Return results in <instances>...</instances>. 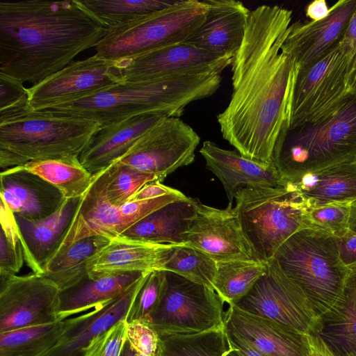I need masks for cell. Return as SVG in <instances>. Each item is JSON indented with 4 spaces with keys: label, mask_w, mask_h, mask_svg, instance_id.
<instances>
[{
    "label": "cell",
    "mask_w": 356,
    "mask_h": 356,
    "mask_svg": "<svg viewBox=\"0 0 356 356\" xmlns=\"http://www.w3.org/2000/svg\"><path fill=\"white\" fill-rule=\"evenodd\" d=\"M175 246L119 236L111 239L89 260L87 270L88 273H111L163 270V265Z\"/></svg>",
    "instance_id": "cell-26"
},
{
    "label": "cell",
    "mask_w": 356,
    "mask_h": 356,
    "mask_svg": "<svg viewBox=\"0 0 356 356\" xmlns=\"http://www.w3.org/2000/svg\"><path fill=\"white\" fill-rule=\"evenodd\" d=\"M124 81L115 61L96 54L73 61L27 88L30 108L79 99Z\"/></svg>",
    "instance_id": "cell-14"
},
{
    "label": "cell",
    "mask_w": 356,
    "mask_h": 356,
    "mask_svg": "<svg viewBox=\"0 0 356 356\" xmlns=\"http://www.w3.org/2000/svg\"><path fill=\"white\" fill-rule=\"evenodd\" d=\"M355 10L356 0H340L321 20L291 24L282 50L297 67L316 62L339 44Z\"/></svg>",
    "instance_id": "cell-17"
},
{
    "label": "cell",
    "mask_w": 356,
    "mask_h": 356,
    "mask_svg": "<svg viewBox=\"0 0 356 356\" xmlns=\"http://www.w3.org/2000/svg\"><path fill=\"white\" fill-rule=\"evenodd\" d=\"M156 356H238L225 327L190 335L159 336Z\"/></svg>",
    "instance_id": "cell-35"
},
{
    "label": "cell",
    "mask_w": 356,
    "mask_h": 356,
    "mask_svg": "<svg viewBox=\"0 0 356 356\" xmlns=\"http://www.w3.org/2000/svg\"><path fill=\"white\" fill-rule=\"evenodd\" d=\"M109 167L93 175V180L82 195L79 204L63 241L56 252L74 243L90 236L113 239L126 229L120 207L112 204L107 197Z\"/></svg>",
    "instance_id": "cell-18"
},
{
    "label": "cell",
    "mask_w": 356,
    "mask_h": 356,
    "mask_svg": "<svg viewBox=\"0 0 356 356\" xmlns=\"http://www.w3.org/2000/svg\"><path fill=\"white\" fill-rule=\"evenodd\" d=\"M0 183L1 200L14 215L31 220L51 216L66 200L57 188L23 165L1 170Z\"/></svg>",
    "instance_id": "cell-20"
},
{
    "label": "cell",
    "mask_w": 356,
    "mask_h": 356,
    "mask_svg": "<svg viewBox=\"0 0 356 356\" xmlns=\"http://www.w3.org/2000/svg\"><path fill=\"white\" fill-rule=\"evenodd\" d=\"M29 104L27 88L22 81L0 73V110Z\"/></svg>",
    "instance_id": "cell-43"
},
{
    "label": "cell",
    "mask_w": 356,
    "mask_h": 356,
    "mask_svg": "<svg viewBox=\"0 0 356 356\" xmlns=\"http://www.w3.org/2000/svg\"><path fill=\"white\" fill-rule=\"evenodd\" d=\"M238 309L275 321L304 334L316 333L319 318L300 289L282 271L276 261L268 262L266 273L234 305Z\"/></svg>",
    "instance_id": "cell-11"
},
{
    "label": "cell",
    "mask_w": 356,
    "mask_h": 356,
    "mask_svg": "<svg viewBox=\"0 0 356 356\" xmlns=\"http://www.w3.org/2000/svg\"><path fill=\"white\" fill-rule=\"evenodd\" d=\"M335 356H356V270L339 301L319 318L316 333Z\"/></svg>",
    "instance_id": "cell-30"
},
{
    "label": "cell",
    "mask_w": 356,
    "mask_h": 356,
    "mask_svg": "<svg viewBox=\"0 0 356 356\" xmlns=\"http://www.w3.org/2000/svg\"><path fill=\"white\" fill-rule=\"evenodd\" d=\"M221 81L220 73L208 72L122 81L86 97L37 111L86 118L100 126L145 113L179 118L189 104L213 95Z\"/></svg>",
    "instance_id": "cell-3"
},
{
    "label": "cell",
    "mask_w": 356,
    "mask_h": 356,
    "mask_svg": "<svg viewBox=\"0 0 356 356\" xmlns=\"http://www.w3.org/2000/svg\"><path fill=\"white\" fill-rule=\"evenodd\" d=\"M329 13L330 8L325 0L313 1L306 8V15L313 22L324 19Z\"/></svg>",
    "instance_id": "cell-49"
},
{
    "label": "cell",
    "mask_w": 356,
    "mask_h": 356,
    "mask_svg": "<svg viewBox=\"0 0 356 356\" xmlns=\"http://www.w3.org/2000/svg\"><path fill=\"white\" fill-rule=\"evenodd\" d=\"M179 191L154 181L145 184L129 201H139L153 199L168 194L177 193ZM129 202V201H128Z\"/></svg>",
    "instance_id": "cell-47"
},
{
    "label": "cell",
    "mask_w": 356,
    "mask_h": 356,
    "mask_svg": "<svg viewBox=\"0 0 356 356\" xmlns=\"http://www.w3.org/2000/svg\"><path fill=\"white\" fill-rule=\"evenodd\" d=\"M109 169L107 197L115 206L120 207L129 201L145 184L154 181L161 182L155 175L140 171L118 161L110 165Z\"/></svg>",
    "instance_id": "cell-38"
},
{
    "label": "cell",
    "mask_w": 356,
    "mask_h": 356,
    "mask_svg": "<svg viewBox=\"0 0 356 356\" xmlns=\"http://www.w3.org/2000/svg\"><path fill=\"white\" fill-rule=\"evenodd\" d=\"M151 273V272H150ZM149 273L119 296L77 317L66 319L67 327L58 343L45 356H84L90 343L121 321Z\"/></svg>",
    "instance_id": "cell-19"
},
{
    "label": "cell",
    "mask_w": 356,
    "mask_h": 356,
    "mask_svg": "<svg viewBox=\"0 0 356 356\" xmlns=\"http://www.w3.org/2000/svg\"><path fill=\"white\" fill-rule=\"evenodd\" d=\"M350 204H332L307 209L309 228L323 231L336 238L348 232Z\"/></svg>",
    "instance_id": "cell-40"
},
{
    "label": "cell",
    "mask_w": 356,
    "mask_h": 356,
    "mask_svg": "<svg viewBox=\"0 0 356 356\" xmlns=\"http://www.w3.org/2000/svg\"><path fill=\"white\" fill-rule=\"evenodd\" d=\"M126 340L127 322L124 320L94 339L84 356H120Z\"/></svg>",
    "instance_id": "cell-41"
},
{
    "label": "cell",
    "mask_w": 356,
    "mask_h": 356,
    "mask_svg": "<svg viewBox=\"0 0 356 356\" xmlns=\"http://www.w3.org/2000/svg\"><path fill=\"white\" fill-rule=\"evenodd\" d=\"M177 0H83L107 29L120 26L174 5Z\"/></svg>",
    "instance_id": "cell-36"
},
{
    "label": "cell",
    "mask_w": 356,
    "mask_h": 356,
    "mask_svg": "<svg viewBox=\"0 0 356 356\" xmlns=\"http://www.w3.org/2000/svg\"><path fill=\"white\" fill-rule=\"evenodd\" d=\"M233 58L184 42L115 62L124 81H136L185 74H221Z\"/></svg>",
    "instance_id": "cell-15"
},
{
    "label": "cell",
    "mask_w": 356,
    "mask_h": 356,
    "mask_svg": "<svg viewBox=\"0 0 356 356\" xmlns=\"http://www.w3.org/2000/svg\"><path fill=\"white\" fill-rule=\"evenodd\" d=\"M339 47L346 60L348 86L352 91L356 89V10L339 42Z\"/></svg>",
    "instance_id": "cell-44"
},
{
    "label": "cell",
    "mask_w": 356,
    "mask_h": 356,
    "mask_svg": "<svg viewBox=\"0 0 356 356\" xmlns=\"http://www.w3.org/2000/svg\"><path fill=\"white\" fill-rule=\"evenodd\" d=\"M110 241L99 236L81 239L55 254L44 265L41 275L54 282L60 291H64L87 275L89 260Z\"/></svg>",
    "instance_id": "cell-31"
},
{
    "label": "cell",
    "mask_w": 356,
    "mask_h": 356,
    "mask_svg": "<svg viewBox=\"0 0 356 356\" xmlns=\"http://www.w3.org/2000/svg\"><path fill=\"white\" fill-rule=\"evenodd\" d=\"M273 259L303 292L318 318L339 301L351 273L340 259L336 237L312 228L291 236Z\"/></svg>",
    "instance_id": "cell-6"
},
{
    "label": "cell",
    "mask_w": 356,
    "mask_h": 356,
    "mask_svg": "<svg viewBox=\"0 0 356 356\" xmlns=\"http://www.w3.org/2000/svg\"><path fill=\"white\" fill-rule=\"evenodd\" d=\"M287 185L308 209L356 200V161L308 173Z\"/></svg>",
    "instance_id": "cell-28"
},
{
    "label": "cell",
    "mask_w": 356,
    "mask_h": 356,
    "mask_svg": "<svg viewBox=\"0 0 356 356\" xmlns=\"http://www.w3.org/2000/svg\"><path fill=\"white\" fill-rule=\"evenodd\" d=\"M148 273H88L76 284L60 291L58 320L64 321L114 299Z\"/></svg>",
    "instance_id": "cell-27"
},
{
    "label": "cell",
    "mask_w": 356,
    "mask_h": 356,
    "mask_svg": "<svg viewBox=\"0 0 356 356\" xmlns=\"http://www.w3.org/2000/svg\"><path fill=\"white\" fill-rule=\"evenodd\" d=\"M127 341L140 356H156L159 346L158 333L147 324L127 323Z\"/></svg>",
    "instance_id": "cell-42"
},
{
    "label": "cell",
    "mask_w": 356,
    "mask_h": 356,
    "mask_svg": "<svg viewBox=\"0 0 356 356\" xmlns=\"http://www.w3.org/2000/svg\"><path fill=\"white\" fill-rule=\"evenodd\" d=\"M197 132L180 118L164 117L145 131L118 161L162 181L195 159L200 144Z\"/></svg>",
    "instance_id": "cell-12"
},
{
    "label": "cell",
    "mask_w": 356,
    "mask_h": 356,
    "mask_svg": "<svg viewBox=\"0 0 356 356\" xmlns=\"http://www.w3.org/2000/svg\"><path fill=\"white\" fill-rule=\"evenodd\" d=\"M66 327L65 319L0 333V356H45Z\"/></svg>",
    "instance_id": "cell-33"
},
{
    "label": "cell",
    "mask_w": 356,
    "mask_h": 356,
    "mask_svg": "<svg viewBox=\"0 0 356 356\" xmlns=\"http://www.w3.org/2000/svg\"><path fill=\"white\" fill-rule=\"evenodd\" d=\"M350 92L346 60L339 43L316 62L302 67L296 65L288 128L327 116L343 104Z\"/></svg>",
    "instance_id": "cell-10"
},
{
    "label": "cell",
    "mask_w": 356,
    "mask_h": 356,
    "mask_svg": "<svg viewBox=\"0 0 356 356\" xmlns=\"http://www.w3.org/2000/svg\"><path fill=\"white\" fill-rule=\"evenodd\" d=\"M99 127L91 120L33 110L29 104L1 110L0 168L79 156Z\"/></svg>",
    "instance_id": "cell-4"
},
{
    "label": "cell",
    "mask_w": 356,
    "mask_h": 356,
    "mask_svg": "<svg viewBox=\"0 0 356 356\" xmlns=\"http://www.w3.org/2000/svg\"><path fill=\"white\" fill-rule=\"evenodd\" d=\"M80 200L81 197L66 199L53 214L38 220L15 215L24 261L33 273L41 275L44 265L58 250L71 225Z\"/></svg>",
    "instance_id": "cell-25"
},
{
    "label": "cell",
    "mask_w": 356,
    "mask_h": 356,
    "mask_svg": "<svg viewBox=\"0 0 356 356\" xmlns=\"http://www.w3.org/2000/svg\"><path fill=\"white\" fill-rule=\"evenodd\" d=\"M207 10L204 0L177 1L172 6L107 29L95 47V54L116 61L186 42L204 21Z\"/></svg>",
    "instance_id": "cell-8"
},
{
    "label": "cell",
    "mask_w": 356,
    "mask_h": 356,
    "mask_svg": "<svg viewBox=\"0 0 356 356\" xmlns=\"http://www.w3.org/2000/svg\"><path fill=\"white\" fill-rule=\"evenodd\" d=\"M308 356H335L316 335H307Z\"/></svg>",
    "instance_id": "cell-50"
},
{
    "label": "cell",
    "mask_w": 356,
    "mask_h": 356,
    "mask_svg": "<svg viewBox=\"0 0 356 356\" xmlns=\"http://www.w3.org/2000/svg\"><path fill=\"white\" fill-rule=\"evenodd\" d=\"M163 270L213 289L217 262L198 249L176 245L170 252Z\"/></svg>",
    "instance_id": "cell-37"
},
{
    "label": "cell",
    "mask_w": 356,
    "mask_h": 356,
    "mask_svg": "<svg viewBox=\"0 0 356 356\" xmlns=\"http://www.w3.org/2000/svg\"><path fill=\"white\" fill-rule=\"evenodd\" d=\"M200 152L206 168L222 183L230 205L240 188L287 186L273 162L266 164L251 160L237 150L222 149L210 140L203 143Z\"/></svg>",
    "instance_id": "cell-21"
},
{
    "label": "cell",
    "mask_w": 356,
    "mask_h": 356,
    "mask_svg": "<svg viewBox=\"0 0 356 356\" xmlns=\"http://www.w3.org/2000/svg\"><path fill=\"white\" fill-rule=\"evenodd\" d=\"M336 239L341 261L350 270H356V233L348 230Z\"/></svg>",
    "instance_id": "cell-46"
},
{
    "label": "cell",
    "mask_w": 356,
    "mask_h": 356,
    "mask_svg": "<svg viewBox=\"0 0 356 356\" xmlns=\"http://www.w3.org/2000/svg\"><path fill=\"white\" fill-rule=\"evenodd\" d=\"M23 166L57 188L65 199L81 197L93 180L79 156L31 161Z\"/></svg>",
    "instance_id": "cell-32"
},
{
    "label": "cell",
    "mask_w": 356,
    "mask_h": 356,
    "mask_svg": "<svg viewBox=\"0 0 356 356\" xmlns=\"http://www.w3.org/2000/svg\"><path fill=\"white\" fill-rule=\"evenodd\" d=\"M60 291L35 273L0 276V333L60 321Z\"/></svg>",
    "instance_id": "cell-13"
},
{
    "label": "cell",
    "mask_w": 356,
    "mask_h": 356,
    "mask_svg": "<svg viewBox=\"0 0 356 356\" xmlns=\"http://www.w3.org/2000/svg\"><path fill=\"white\" fill-rule=\"evenodd\" d=\"M234 198L243 231L259 261L269 262L287 239L309 228L307 208L288 185L242 187Z\"/></svg>",
    "instance_id": "cell-7"
},
{
    "label": "cell",
    "mask_w": 356,
    "mask_h": 356,
    "mask_svg": "<svg viewBox=\"0 0 356 356\" xmlns=\"http://www.w3.org/2000/svg\"><path fill=\"white\" fill-rule=\"evenodd\" d=\"M205 19L186 42L222 56L234 58L239 49L250 10L235 0H204Z\"/></svg>",
    "instance_id": "cell-23"
},
{
    "label": "cell",
    "mask_w": 356,
    "mask_h": 356,
    "mask_svg": "<svg viewBox=\"0 0 356 356\" xmlns=\"http://www.w3.org/2000/svg\"><path fill=\"white\" fill-rule=\"evenodd\" d=\"M24 261L22 244L15 245L0 234V276L16 275Z\"/></svg>",
    "instance_id": "cell-45"
},
{
    "label": "cell",
    "mask_w": 356,
    "mask_h": 356,
    "mask_svg": "<svg viewBox=\"0 0 356 356\" xmlns=\"http://www.w3.org/2000/svg\"></svg>",
    "instance_id": "cell-53"
},
{
    "label": "cell",
    "mask_w": 356,
    "mask_h": 356,
    "mask_svg": "<svg viewBox=\"0 0 356 356\" xmlns=\"http://www.w3.org/2000/svg\"><path fill=\"white\" fill-rule=\"evenodd\" d=\"M166 116L145 113L100 126L79 156L81 164L92 175L104 170L122 157L145 131Z\"/></svg>",
    "instance_id": "cell-24"
},
{
    "label": "cell",
    "mask_w": 356,
    "mask_h": 356,
    "mask_svg": "<svg viewBox=\"0 0 356 356\" xmlns=\"http://www.w3.org/2000/svg\"><path fill=\"white\" fill-rule=\"evenodd\" d=\"M292 11L262 5L250 10L242 44L232 65V93L217 115L222 136L245 157L273 162L281 131L288 127L296 73L282 50Z\"/></svg>",
    "instance_id": "cell-1"
},
{
    "label": "cell",
    "mask_w": 356,
    "mask_h": 356,
    "mask_svg": "<svg viewBox=\"0 0 356 356\" xmlns=\"http://www.w3.org/2000/svg\"><path fill=\"white\" fill-rule=\"evenodd\" d=\"M348 230L356 233V200L350 204Z\"/></svg>",
    "instance_id": "cell-51"
},
{
    "label": "cell",
    "mask_w": 356,
    "mask_h": 356,
    "mask_svg": "<svg viewBox=\"0 0 356 356\" xmlns=\"http://www.w3.org/2000/svg\"><path fill=\"white\" fill-rule=\"evenodd\" d=\"M196 213L195 199L175 201L145 216L120 236L156 244L185 245Z\"/></svg>",
    "instance_id": "cell-29"
},
{
    "label": "cell",
    "mask_w": 356,
    "mask_h": 356,
    "mask_svg": "<svg viewBox=\"0 0 356 356\" xmlns=\"http://www.w3.org/2000/svg\"><path fill=\"white\" fill-rule=\"evenodd\" d=\"M232 347L238 356H267L232 331L225 327Z\"/></svg>",
    "instance_id": "cell-48"
},
{
    "label": "cell",
    "mask_w": 356,
    "mask_h": 356,
    "mask_svg": "<svg viewBox=\"0 0 356 356\" xmlns=\"http://www.w3.org/2000/svg\"><path fill=\"white\" fill-rule=\"evenodd\" d=\"M268 262L232 260L217 262L213 287L229 305L245 296L266 272Z\"/></svg>",
    "instance_id": "cell-34"
},
{
    "label": "cell",
    "mask_w": 356,
    "mask_h": 356,
    "mask_svg": "<svg viewBox=\"0 0 356 356\" xmlns=\"http://www.w3.org/2000/svg\"><path fill=\"white\" fill-rule=\"evenodd\" d=\"M225 327L267 356H308L307 334L234 305L225 312Z\"/></svg>",
    "instance_id": "cell-22"
},
{
    "label": "cell",
    "mask_w": 356,
    "mask_h": 356,
    "mask_svg": "<svg viewBox=\"0 0 356 356\" xmlns=\"http://www.w3.org/2000/svg\"><path fill=\"white\" fill-rule=\"evenodd\" d=\"M197 213L186 234V244L216 262L257 260L232 205L221 209L195 199Z\"/></svg>",
    "instance_id": "cell-16"
},
{
    "label": "cell",
    "mask_w": 356,
    "mask_h": 356,
    "mask_svg": "<svg viewBox=\"0 0 356 356\" xmlns=\"http://www.w3.org/2000/svg\"><path fill=\"white\" fill-rule=\"evenodd\" d=\"M120 356H140L126 340Z\"/></svg>",
    "instance_id": "cell-52"
},
{
    "label": "cell",
    "mask_w": 356,
    "mask_h": 356,
    "mask_svg": "<svg viewBox=\"0 0 356 356\" xmlns=\"http://www.w3.org/2000/svg\"><path fill=\"white\" fill-rule=\"evenodd\" d=\"M282 179L293 183L305 175L356 161V89L327 116L284 129L273 153Z\"/></svg>",
    "instance_id": "cell-5"
},
{
    "label": "cell",
    "mask_w": 356,
    "mask_h": 356,
    "mask_svg": "<svg viewBox=\"0 0 356 356\" xmlns=\"http://www.w3.org/2000/svg\"><path fill=\"white\" fill-rule=\"evenodd\" d=\"M165 280V270L148 274L129 309L125 320L127 323L138 321L148 325L150 315L160 300Z\"/></svg>",
    "instance_id": "cell-39"
},
{
    "label": "cell",
    "mask_w": 356,
    "mask_h": 356,
    "mask_svg": "<svg viewBox=\"0 0 356 356\" xmlns=\"http://www.w3.org/2000/svg\"><path fill=\"white\" fill-rule=\"evenodd\" d=\"M225 301L212 289L165 270L148 325L159 336L190 335L225 327Z\"/></svg>",
    "instance_id": "cell-9"
},
{
    "label": "cell",
    "mask_w": 356,
    "mask_h": 356,
    "mask_svg": "<svg viewBox=\"0 0 356 356\" xmlns=\"http://www.w3.org/2000/svg\"><path fill=\"white\" fill-rule=\"evenodd\" d=\"M107 28L82 1L0 2V73L33 86L95 47Z\"/></svg>",
    "instance_id": "cell-2"
}]
</instances>
